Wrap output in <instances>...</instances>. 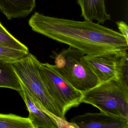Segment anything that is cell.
<instances>
[{"label": "cell", "mask_w": 128, "mask_h": 128, "mask_svg": "<svg viewBox=\"0 0 128 128\" xmlns=\"http://www.w3.org/2000/svg\"><path fill=\"white\" fill-rule=\"evenodd\" d=\"M28 24L33 31L78 49L88 56L127 53L128 41L123 35L98 23L59 18L36 12Z\"/></svg>", "instance_id": "cell-1"}, {"label": "cell", "mask_w": 128, "mask_h": 128, "mask_svg": "<svg viewBox=\"0 0 128 128\" xmlns=\"http://www.w3.org/2000/svg\"><path fill=\"white\" fill-rule=\"evenodd\" d=\"M82 103L90 104L101 112L128 119V82L112 78L82 92Z\"/></svg>", "instance_id": "cell-2"}, {"label": "cell", "mask_w": 128, "mask_h": 128, "mask_svg": "<svg viewBox=\"0 0 128 128\" xmlns=\"http://www.w3.org/2000/svg\"><path fill=\"white\" fill-rule=\"evenodd\" d=\"M84 53L70 46L59 53L54 51L51 57L54 60V70L69 84L82 92L99 84L98 79L84 60Z\"/></svg>", "instance_id": "cell-3"}, {"label": "cell", "mask_w": 128, "mask_h": 128, "mask_svg": "<svg viewBox=\"0 0 128 128\" xmlns=\"http://www.w3.org/2000/svg\"><path fill=\"white\" fill-rule=\"evenodd\" d=\"M40 62L30 53L11 62L20 82L24 86L34 103L56 118L66 119L54 100L48 92L39 71Z\"/></svg>", "instance_id": "cell-4"}, {"label": "cell", "mask_w": 128, "mask_h": 128, "mask_svg": "<svg viewBox=\"0 0 128 128\" xmlns=\"http://www.w3.org/2000/svg\"><path fill=\"white\" fill-rule=\"evenodd\" d=\"M39 71L48 92L64 116L70 109L82 103V93L66 82L54 70L52 65L40 62Z\"/></svg>", "instance_id": "cell-5"}, {"label": "cell", "mask_w": 128, "mask_h": 128, "mask_svg": "<svg viewBox=\"0 0 128 128\" xmlns=\"http://www.w3.org/2000/svg\"><path fill=\"white\" fill-rule=\"evenodd\" d=\"M84 60L97 76L99 83L114 78L128 82L127 53L97 56L85 55Z\"/></svg>", "instance_id": "cell-6"}, {"label": "cell", "mask_w": 128, "mask_h": 128, "mask_svg": "<svg viewBox=\"0 0 128 128\" xmlns=\"http://www.w3.org/2000/svg\"><path fill=\"white\" fill-rule=\"evenodd\" d=\"M71 122L77 128H128V119L105 114L85 113L78 115Z\"/></svg>", "instance_id": "cell-7"}, {"label": "cell", "mask_w": 128, "mask_h": 128, "mask_svg": "<svg viewBox=\"0 0 128 128\" xmlns=\"http://www.w3.org/2000/svg\"><path fill=\"white\" fill-rule=\"evenodd\" d=\"M20 84L22 90L18 92L26 104L29 112L28 118L33 128H59L58 124L64 119L56 118L38 104H35L24 86L21 82Z\"/></svg>", "instance_id": "cell-8"}, {"label": "cell", "mask_w": 128, "mask_h": 128, "mask_svg": "<svg viewBox=\"0 0 128 128\" xmlns=\"http://www.w3.org/2000/svg\"><path fill=\"white\" fill-rule=\"evenodd\" d=\"M106 0H77L81 10V16L85 20H96L98 24H103L111 20V16L106 12Z\"/></svg>", "instance_id": "cell-9"}, {"label": "cell", "mask_w": 128, "mask_h": 128, "mask_svg": "<svg viewBox=\"0 0 128 128\" xmlns=\"http://www.w3.org/2000/svg\"><path fill=\"white\" fill-rule=\"evenodd\" d=\"M36 6V0H0V10L9 20L28 16Z\"/></svg>", "instance_id": "cell-10"}, {"label": "cell", "mask_w": 128, "mask_h": 128, "mask_svg": "<svg viewBox=\"0 0 128 128\" xmlns=\"http://www.w3.org/2000/svg\"><path fill=\"white\" fill-rule=\"evenodd\" d=\"M12 62L0 59V87L9 88L19 92L22 90L21 85Z\"/></svg>", "instance_id": "cell-11"}, {"label": "cell", "mask_w": 128, "mask_h": 128, "mask_svg": "<svg viewBox=\"0 0 128 128\" xmlns=\"http://www.w3.org/2000/svg\"><path fill=\"white\" fill-rule=\"evenodd\" d=\"M0 128H33L28 118L0 114Z\"/></svg>", "instance_id": "cell-12"}, {"label": "cell", "mask_w": 128, "mask_h": 128, "mask_svg": "<svg viewBox=\"0 0 128 128\" xmlns=\"http://www.w3.org/2000/svg\"><path fill=\"white\" fill-rule=\"evenodd\" d=\"M0 46L12 49L29 52L28 47L8 32L0 23Z\"/></svg>", "instance_id": "cell-13"}, {"label": "cell", "mask_w": 128, "mask_h": 128, "mask_svg": "<svg viewBox=\"0 0 128 128\" xmlns=\"http://www.w3.org/2000/svg\"><path fill=\"white\" fill-rule=\"evenodd\" d=\"M29 53L0 46V57L12 62L22 58Z\"/></svg>", "instance_id": "cell-14"}, {"label": "cell", "mask_w": 128, "mask_h": 128, "mask_svg": "<svg viewBox=\"0 0 128 128\" xmlns=\"http://www.w3.org/2000/svg\"><path fill=\"white\" fill-rule=\"evenodd\" d=\"M116 23L121 34L128 41V27L127 24L122 21L116 22Z\"/></svg>", "instance_id": "cell-15"}, {"label": "cell", "mask_w": 128, "mask_h": 128, "mask_svg": "<svg viewBox=\"0 0 128 128\" xmlns=\"http://www.w3.org/2000/svg\"><path fill=\"white\" fill-rule=\"evenodd\" d=\"M0 59H3L2 58H1V57H0ZM4 60H5V59H4Z\"/></svg>", "instance_id": "cell-16"}]
</instances>
